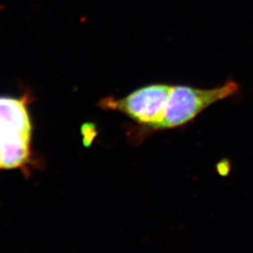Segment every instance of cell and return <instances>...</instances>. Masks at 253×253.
<instances>
[{"label": "cell", "mask_w": 253, "mask_h": 253, "mask_svg": "<svg viewBox=\"0 0 253 253\" xmlns=\"http://www.w3.org/2000/svg\"><path fill=\"white\" fill-rule=\"evenodd\" d=\"M238 90L235 82L228 81L215 88L202 89L186 85L172 86L164 109V116L158 129L183 126L200 113Z\"/></svg>", "instance_id": "obj_1"}, {"label": "cell", "mask_w": 253, "mask_h": 253, "mask_svg": "<svg viewBox=\"0 0 253 253\" xmlns=\"http://www.w3.org/2000/svg\"><path fill=\"white\" fill-rule=\"evenodd\" d=\"M172 85L150 84L139 88L124 98H104L100 101L104 110L118 111L141 126L158 129L164 116V109Z\"/></svg>", "instance_id": "obj_2"}, {"label": "cell", "mask_w": 253, "mask_h": 253, "mask_svg": "<svg viewBox=\"0 0 253 253\" xmlns=\"http://www.w3.org/2000/svg\"><path fill=\"white\" fill-rule=\"evenodd\" d=\"M31 134L0 132V169H16L30 158Z\"/></svg>", "instance_id": "obj_3"}, {"label": "cell", "mask_w": 253, "mask_h": 253, "mask_svg": "<svg viewBox=\"0 0 253 253\" xmlns=\"http://www.w3.org/2000/svg\"><path fill=\"white\" fill-rule=\"evenodd\" d=\"M0 132L31 134L32 125L27 108L26 97H0Z\"/></svg>", "instance_id": "obj_4"}, {"label": "cell", "mask_w": 253, "mask_h": 253, "mask_svg": "<svg viewBox=\"0 0 253 253\" xmlns=\"http://www.w3.org/2000/svg\"><path fill=\"white\" fill-rule=\"evenodd\" d=\"M82 134L84 136V143L85 146H89L96 137L95 126L93 124H84L82 126Z\"/></svg>", "instance_id": "obj_5"}]
</instances>
